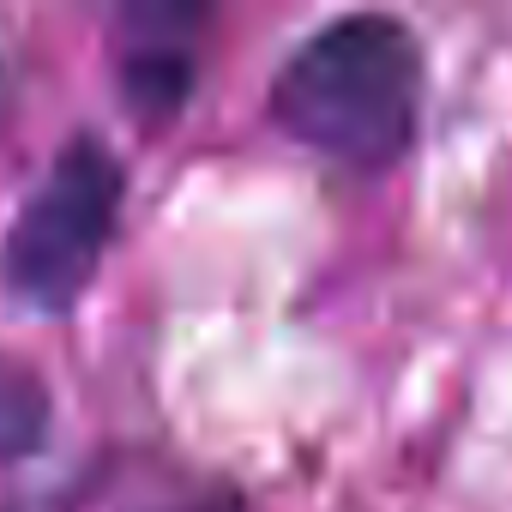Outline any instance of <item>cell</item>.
<instances>
[{
	"label": "cell",
	"mask_w": 512,
	"mask_h": 512,
	"mask_svg": "<svg viewBox=\"0 0 512 512\" xmlns=\"http://www.w3.org/2000/svg\"><path fill=\"white\" fill-rule=\"evenodd\" d=\"M127 205V163L109 151L103 133H73L49 169L19 199L7 235H0V290L19 314L61 320L73 314L121 229Z\"/></svg>",
	"instance_id": "2"
},
{
	"label": "cell",
	"mask_w": 512,
	"mask_h": 512,
	"mask_svg": "<svg viewBox=\"0 0 512 512\" xmlns=\"http://www.w3.org/2000/svg\"><path fill=\"white\" fill-rule=\"evenodd\" d=\"M428 55L392 13H344L308 31L272 73V121L338 169H392L422 127Z\"/></svg>",
	"instance_id": "1"
},
{
	"label": "cell",
	"mask_w": 512,
	"mask_h": 512,
	"mask_svg": "<svg viewBox=\"0 0 512 512\" xmlns=\"http://www.w3.org/2000/svg\"><path fill=\"white\" fill-rule=\"evenodd\" d=\"M49 428H55V392L43 368L0 350V470L37 458L49 446Z\"/></svg>",
	"instance_id": "4"
},
{
	"label": "cell",
	"mask_w": 512,
	"mask_h": 512,
	"mask_svg": "<svg viewBox=\"0 0 512 512\" xmlns=\"http://www.w3.org/2000/svg\"><path fill=\"white\" fill-rule=\"evenodd\" d=\"M205 19H211L205 7H127L115 19L121 25V49H115L121 103L139 121H175L187 109Z\"/></svg>",
	"instance_id": "3"
},
{
	"label": "cell",
	"mask_w": 512,
	"mask_h": 512,
	"mask_svg": "<svg viewBox=\"0 0 512 512\" xmlns=\"http://www.w3.org/2000/svg\"><path fill=\"white\" fill-rule=\"evenodd\" d=\"M157 512H247L235 494H223V488H211V494H193V500H175V506H157Z\"/></svg>",
	"instance_id": "5"
}]
</instances>
